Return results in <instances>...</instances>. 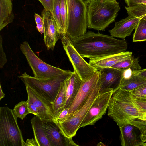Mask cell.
Masks as SVG:
<instances>
[{
	"label": "cell",
	"mask_w": 146,
	"mask_h": 146,
	"mask_svg": "<svg viewBox=\"0 0 146 146\" xmlns=\"http://www.w3.org/2000/svg\"><path fill=\"white\" fill-rule=\"evenodd\" d=\"M76 50L83 57L89 59L102 58L125 52L127 44L125 40L89 31L72 40Z\"/></svg>",
	"instance_id": "1"
},
{
	"label": "cell",
	"mask_w": 146,
	"mask_h": 146,
	"mask_svg": "<svg viewBox=\"0 0 146 146\" xmlns=\"http://www.w3.org/2000/svg\"><path fill=\"white\" fill-rule=\"evenodd\" d=\"M108 108V115L119 127L129 124L145 113L137 106L131 91L120 88L113 93Z\"/></svg>",
	"instance_id": "2"
},
{
	"label": "cell",
	"mask_w": 146,
	"mask_h": 146,
	"mask_svg": "<svg viewBox=\"0 0 146 146\" xmlns=\"http://www.w3.org/2000/svg\"><path fill=\"white\" fill-rule=\"evenodd\" d=\"M120 9L116 0H90L87 6L88 27L104 31L115 21Z\"/></svg>",
	"instance_id": "3"
},
{
	"label": "cell",
	"mask_w": 146,
	"mask_h": 146,
	"mask_svg": "<svg viewBox=\"0 0 146 146\" xmlns=\"http://www.w3.org/2000/svg\"><path fill=\"white\" fill-rule=\"evenodd\" d=\"M73 72L68 70L66 73L47 79L37 78L25 72L18 77L25 86L30 87L43 98L53 103L62 84L70 76Z\"/></svg>",
	"instance_id": "4"
},
{
	"label": "cell",
	"mask_w": 146,
	"mask_h": 146,
	"mask_svg": "<svg viewBox=\"0 0 146 146\" xmlns=\"http://www.w3.org/2000/svg\"><path fill=\"white\" fill-rule=\"evenodd\" d=\"M13 110L0 108V146H26Z\"/></svg>",
	"instance_id": "5"
},
{
	"label": "cell",
	"mask_w": 146,
	"mask_h": 146,
	"mask_svg": "<svg viewBox=\"0 0 146 146\" xmlns=\"http://www.w3.org/2000/svg\"><path fill=\"white\" fill-rule=\"evenodd\" d=\"M68 23L66 34L72 40L86 32L87 6L81 0H66Z\"/></svg>",
	"instance_id": "6"
},
{
	"label": "cell",
	"mask_w": 146,
	"mask_h": 146,
	"mask_svg": "<svg viewBox=\"0 0 146 146\" xmlns=\"http://www.w3.org/2000/svg\"><path fill=\"white\" fill-rule=\"evenodd\" d=\"M100 86V79L82 107L74 113L69 115L66 120L56 123L64 136L69 138H72L76 135L88 111L99 94Z\"/></svg>",
	"instance_id": "7"
},
{
	"label": "cell",
	"mask_w": 146,
	"mask_h": 146,
	"mask_svg": "<svg viewBox=\"0 0 146 146\" xmlns=\"http://www.w3.org/2000/svg\"><path fill=\"white\" fill-rule=\"evenodd\" d=\"M20 49L35 78L42 79L53 78L68 71L51 66L42 60L34 52L27 41H25L20 44Z\"/></svg>",
	"instance_id": "8"
},
{
	"label": "cell",
	"mask_w": 146,
	"mask_h": 146,
	"mask_svg": "<svg viewBox=\"0 0 146 146\" xmlns=\"http://www.w3.org/2000/svg\"><path fill=\"white\" fill-rule=\"evenodd\" d=\"M60 39L63 48L76 72L83 81L92 76L97 70L87 63L79 54L66 34H60Z\"/></svg>",
	"instance_id": "9"
},
{
	"label": "cell",
	"mask_w": 146,
	"mask_h": 146,
	"mask_svg": "<svg viewBox=\"0 0 146 146\" xmlns=\"http://www.w3.org/2000/svg\"><path fill=\"white\" fill-rule=\"evenodd\" d=\"M113 92L100 93L95 99L81 123L79 128L88 125H94L105 114Z\"/></svg>",
	"instance_id": "10"
},
{
	"label": "cell",
	"mask_w": 146,
	"mask_h": 146,
	"mask_svg": "<svg viewBox=\"0 0 146 146\" xmlns=\"http://www.w3.org/2000/svg\"><path fill=\"white\" fill-rule=\"evenodd\" d=\"M25 86L28 96L27 101L37 108L38 112L37 117L42 121L56 123L52 103L43 98L30 87Z\"/></svg>",
	"instance_id": "11"
},
{
	"label": "cell",
	"mask_w": 146,
	"mask_h": 146,
	"mask_svg": "<svg viewBox=\"0 0 146 146\" xmlns=\"http://www.w3.org/2000/svg\"><path fill=\"white\" fill-rule=\"evenodd\" d=\"M100 71V94L111 91L113 92L119 88L123 76V70L110 67L103 68Z\"/></svg>",
	"instance_id": "12"
},
{
	"label": "cell",
	"mask_w": 146,
	"mask_h": 146,
	"mask_svg": "<svg viewBox=\"0 0 146 146\" xmlns=\"http://www.w3.org/2000/svg\"><path fill=\"white\" fill-rule=\"evenodd\" d=\"M100 79V71L97 70L88 79L83 81L74 101L69 108V115L74 113L82 107Z\"/></svg>",
	"instance_id": "13"
},
{
	"label": "cell",
	"mask_w": 146,
	"mask_h": 146,
	"mask_svg": "<svg viewBox=\"0 0 146 146\" xmlns=\"http://www.w3.org/2000/svg\"><path fill=\"white\" fill-rule=\"evenodd\" d=\"M44 22V41L48 50H53L56 44L60 38L55 21L50 12L44 9L41 12Z\"/></svg>",
	"instance_id": "14"
},
{
	"label": "cell",
	"mask_w": 146,
	"mask_h": 146,
	"mask_svg": "<svg viewBox=\"0 0 146 146\" xmlns=\"http://www.w3.org/2000/svg\"><path fill=\"white\" fill-rule=\"evenodd\" d=\"M43 125L51 146H78L73 140L61 132L56 124L43 121Z\"/></svg>",
	"instance_id": "15"
},
{
	"label": "cell",
	"mask_w": 146,
	"mask_h": 146,
	"mask_svg": "<svg viewBox=\"0 0 146 146\" xmlns=\"http://www.w3.org/2000/svg\"><path fill=\"white\" fill-rule=\"evenodd\" d=\"M140 19L138 17L128 15L126 18L115 22L114 27L109 30V32L113 37L125 40V38L131 35Z\"/></svg>",
	"instance_id": "16"
},
{
	"label": "cell",
	"mask_w": 146,
	"mask_h": 146,
	"mask_svg": "<svg viewBox=\"0 0 146 146\" xmlns=\"http://www.w3.org/2000/svg\"><path fill=\"white\" fill-rule=\"evenodd\" d=\"M121 144L122 146H142L143 142L139 129L135 126L128 124L119 127Z\"/></svg>",
	"instance_id": "17"
},
{
	"label": "cell",
	"mask_w": 146,
	"mask_h": 146,
	"mask_svg": "<svg viewBox=\"0 0 146 146\" xmlns=\"http://www.w3.org/2000/svg\"><path fill=\"white\" fill-rule=\"evenodd\" d=\"M132 56V52L125 51L94 59H89V63L96 70L111 67L116 64L127 59Z\"/></svg>",
	"instance_id": "18"
},
{
	"label": "cell",
	"mask_w": 146,
	"mask_h": 146,
	"mask_svg": "<svg viewBox=\"0 0 146 146\" xmlns=\"http://www.w3.org/2000/svg\"><path fill=\"white\" fill-rule=\"evenodd\" d=\"M83 82L75 71L65 81L66 103L65 108L70 107L74 101Z\"/></svg>",
	"instance_id": "19"
},
{
	"label": "cell",
	"mask_w": 146,
	"mask_h": 146,
	"mask_svg": "<svg viewBox=\"0 0 146 146\" xmlns=\"http://www.w3.org/2000/svg\"><path fill=\"white\" fill-rule=\"evenodd\" d=\"M123 71L119 88L131 91L146 83V79L133 73L130 69Z\"/></svg>",
	"instance_id": "20"
},
{
	"label": "cell",
	"mask_w": 146,
	"mask_h": 146,
	"mask_svg": "<svg viewBox=\"0 0 146 146\" xmlns=\"http://www.w3.org/2000/svg\"><path fill=\"white\" fill-rule=\"evenodd\" d=\"M34 138L39 146H51L43 125V121L35 115L31 120Z\"/></svg>",
	"instance_id": "21"
},
{
	"label": "cell",
	"mask_w": 146,
	"mask_h": 146,
	"mask_svg": "<svg viewBox=\"0 0 146 146\" xmlns=\"http://www.w3.org/2000/svg\"><path fill=\"white\" fill-rule=\"evenodd\" d=\"M14 18L12 0H0V31L12 23Z\"/></svg>",
	"instance_id": "22"
},
{
	"label": "cell",
	"mask_w": 146,
	"mask_h": 146,
	"mask_svg": "<svg viewBox=\"0 0 146 146\" xmlns=\"http://www.w3.org/2000/svg\"><path fill=\"white\" fill-rule=\"evenodd\" d=\"M65 85L64 81L62 84L59 92L52 103L54 117L56 123V119L65 108Z\"/></svg>",
	"instance_id": "23"
},
{
	"label": "cell",
	"mask_w": 146,
	"mask_h": 146,
	"mask_svg": "<svg viewBox=\"0 0 146 146\" xmlns=\"http://www.w3.org/2000/svg\"><path fill=\"white\" fill-rule=\"evenodd\" d=\"M111 67L122 70L130 69L132 71L141 69L138 58H135L132 56L127 59L116 64Z\"/></svg>",
	"instance_id": "24"
},
{
	"label": "cell",
	"mask_w": 146,
	"mask_h": 146,
	"mask_svg": "<svg viewBox=\"0 0 146 146\" xmlns=\"http://www.w3.org/2000/svg\"><path fill=\"white\" fill-rule=\"evenodd\" d=\"M146 41V20L141 19L135 29L133 42Z\"/></svg>",
	"instance_id": "25"
},
{
	"label": "cell",
	"mask_w": 146,
	"mask_h": 146,
	"mask_svg": "<svg viewBox=\"0 0 146 146\" xmlns=\"http://www.w3.org/2000/svg\"><path fill=\"white\" fill-rule=\"evenodd\" d=\"M128 15L138 17L146 20V5L140 4L127 7L125 6Z\"/></svg>",
	"instance_id": "26"
},
{
	"label": "cell",
	"mask_w": 146,
	"mask_h": 146,
	"mask_svg": "<svg viewBox=\"0 0 146 146\" xmlns=\"http://www.w3.org/2000/svg\"><path fill=\"white\" fill-rule=\"evenodd\" d=\"M61 0H54L53 9L52 14L56 25L59 33L60 34L66 33L64 29L60 14Z\"/></svg>",
	"instance_id": "27"
},
{
	"label": "cell",
	"mask_w": 146,
	"mask_h": 146,
	"mask_svg": "<svg viewBox=\"0 0 146 146\" xmlns=\"http://www.w3.org/2000/svg\"><path fill=\"white\" fill-rule=\"evenodd\" d=\"M27 101H22L14 106L13 111L15 116L23 120L28 114H30L28 108Z\"/></svg>",
	"instance_id": "28"
},
{
	"label": "cell",
	"mask_w": 146,
	"mask_h": 146,
	"mask_svg": "<svg viewBox=\"0 0 146 146\" xmlns=\"http://www.w3.org/2000/svg\"><path fill=\"white\" fill-rule=\"evenodd\" d=\"M60 14L64 29L66 33L68 23V15L66 0H61Z\"/></svg>",
	"instance_id": "29"
},
{
	"label": "cell",
	"mask_w": 146,
	"mask_h": 146,
	"mask_svg": "<svg viewBox=\"0 0 146 146\" xmlns=\"http://www.w3.org/2000/svg\"><path fill=\"white\" fill-rule=\"evenodd\" d=\"M129 124L133 125L137 128L141 126H146V112L143 113L138 117L132 120Z\"/></svg>",
	"instance_id": "30"
},
{
	"label": "cell",
	"mask_w": 146,
	"mask_h": 146,
	"mask_svg": "<svg viewBox=\"0 0 146 146\" xmlns=\"http://www.w3.org/2000/svg\"><path fill=\"white\" fill-rule=\"evenodd\" d=\"M131 92L133 96L135 98L146 95V83L138 88L131 91Z\"/></svg>",
	"instance_id": "31"
},
{
	"label": "cell",
	"mask_w": 146,
	"mask_h": 146,
	"mask_svg": "<svg viewBox=\"0 0 146 146\" xmlns=\"http://www.w3.org/2000/svg\"><path fill=\"white\" fill-rule=\"evenodd\" d=\"M34 17L36 25V28L41 34L44 33V25L42 17L38 14L35 13Z\"/></svg>",
	"instance_id": "32"
},
{
	"label": "cell",
	"mask_w": 146,
	"mask_h": 146,
	"mask_svg": "<svg viewBox=\"0 0 146 146\" xmlns=\"http://www.w3.org/2000/svg\"><path fill=\"white\" fill-rule=\"evenodd\" d=\"M2 38L0 37V67L2 69L7 62L6 55L4 52L2 45Z\"/></svg>",
	"instance_id": "33"
},
{
	"label": "cell",
	"mask_w": 146,
	"mask_h": 146,
	"mask_svg": "<svg viewBox=\"0 0 146 146\" xmlns=\"http://www.w3.org/2000/svg\"><path fill=\"white\" fill-rule=\"evenodd\" d=\"M136 103L141 110L146 112V96L135 98Z\"/></svg>",
	"instance_id": "34"
},
{
	"label": "cell",
	"mask_w": 146,
	"mask_h": 146,
	"mask_svg": "<svg viewBox=\"0 0 146 146\" xmlns=\"http://www.w3.org/2000/svg\"><path fill=\"white\" fill-rule=\"evenodd\" d=\"M42 4L44 9L52 14L53 9L54 0H38Z\"/></svg>",
	"instance_id": "35"
},
{
	"label": "cell",
	"mask_w": 146,
	"mask_h": 146,
	"mask_svg": "<svg viewBox=\"0 0 146 146\" xmlns=\"http://www.w3.org/2000/svg\"><path fill=\"white\" fill-rule=\"evenodd\" d=\"M69 108H65L56 119V123H61L66 120L69 117Z\"/></svg>",
	"instance_id": "36"
},
{
	"label": "cell",
	"mask_w": 146,
	"mask_h": 146,
	"mask_svg": "<svg viewBox=\"0 0 146 146\" xmlns=\"http://www.w3.org/2000/svg\"><path fill=\"white\" fill-rule=\"evenodd\" d=\"M138 128L140 130L141 138L143 142L142 146H146V126H141Z\"/></svg>",
	"instance_id": "37"
},
{
	"label": "cell",
	"mask_w": 146,
	"mask_h": 146,
	"mask_svg": "<svg viewBox=\"0 0 146 146\" xmlns=\"http://www.w3.org/2000/svg\"><path fill=\"white\" fill-rule=\"evenodd\" d=\"M28 102V108L30 113L32 114L35 115L37 116L38 114V111L36 108L31 103Z\"/></svg>",
	"instance_id": "38"
},
{
	"label": "cell",
	"mask_w": 146,
	"mask_h": 146,
	"mask_svg": "<svg viewBox=\"0 0 146 146\" xmlns=\"http://www.w3.org/2000/svg\"><path fill=\"white\" fill-rule=\"evenodd\" d=\"M127 7H130L138 4H140L146 0H124Z\"/></svg>",
	"instance_id": "39"
},
{
	"label": "cell",
	"mask_w": 146,
	"mask_h": 146,
	"mask_svg": "<svg viewBox=\"0 0 146 146\" xmlns=\"http://www.w3.org/2000/svg\"><path fill=\"white\" fill-rule=\"evenodd\" d=\"M135 74L138 75L146 79V69H140L137 70L132 71Z\"/></svg>",
	"instance_id": "40"
},
{
	"label": "cell",
	"mask_w": 146,
	"mask_h": 146,
	"mask_svg": "<svg viewBox=\"0 0 146 146\" xmlns=\"http://www.w3.org/2000/svg\"><path fill=\"white\" fill-rule=\"evenodd\" d=\"M26 146H38V144L36 141L35 139L33 138L31 139H27L25 142Z\"/></svg>",
	"instance_id": "41"
},
{
	"label": "cell",
	"mask_w": 146,
	"mask_h": 146,
	"mask_svg": "<svg viewBox=\"0 0 146 146\" xmlns=\"http://www.w3.org/2000/svg\"><path fill=\"white\" fill-rule=\"evenodd\" d=\"M0 88V100H1L2 99L5 97V94L3 92L1 84Z\"/></svg>",
	"instance_id": "42"
},
{
	"label": "cell",
	"mask_w": 146,
	"mask_h": 146,
	"mask_svg": "<svg viewBox=\"0 0 146 146\" xmlns=\"http://www.w3.org/2000/svg\"><path fill=\"white\" fill-rule=\"evenodd\" d=\"M82 2L87 6L90 0H81Z\"/></svg>",
	"instance_id": "43"
},
{
	"label": "cell",
	"mask_w": 146,
	"mask_h": 146,
	"mask_svg": "<svg viewBox=\"0 0 146 146\" xmlns=\"http://www.w3.org/2000/svg\"><path fill=\"white\" fill-rule=\"evenodd\" d=\"M141 4H143L146 5V1H143Z\"/></svg>",
	"instance_id": "44"
},
{
	"label": "cell",
	"mask_w": 146,
	"mask_h": 146,
	"mask_svg": "<svg viewBox=\"0 0 146 146\" xmlns=\"http://www.w3.org/2000/svg\"><path fill=\"white\" fill-rule=\"evenodd\" d=\"M146 96V95H145Z\"/></svg>",
	"instance_id": "45"
}]
</instances>
